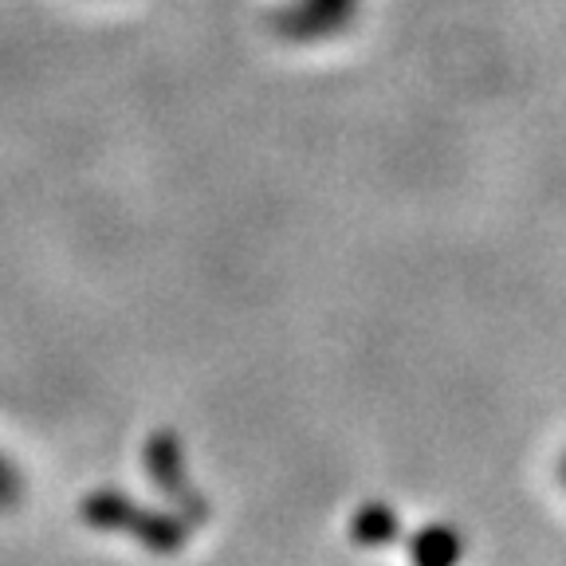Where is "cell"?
Here are the masks:
<instances>
[{
	"instance_id": "obj_1",
	"label": "cell",
	"mask_w": 566,
	"mask_h": 566,
	"mask_svg": "<svg viewBox=\"0 0 566 566\" xmlns=\"http://www.w3.org/2000/svg\"><path fill=\"white\" fill-rule=\"evenodd\" d=\"M83 520L98 531L130 535L134 543H142L146 551H158V555H174L189 539V520H181L174 512H161V507H142L138 500L115 492V488H103V492L87 495L83 500Z\"/></svg>"
},
{
	"instance_id": "obj_2",
	"label": "cell",
	"mask_w": 566,
	"mask_h": 566,
	"mask_svg": "<svg viewBox=\"0 0 566 566\" xmlns=\"http://www.w3.org/2000/svg\"><path fill=\"white\" fill-rule=\"evenodd\" d=\"M146 472H150L154 488L166 495L169 504L181 507L193 523H201L205 515H209L205 495L197 492L193 480H189L186 452H181V444H177L174 433H154L150 441H146Z\"/></svg>"
},
{
	"instance_id": "obj_3",
	"label": "cell",
	"mask_w": 566,
	"mask_h": 566,
	"mask_svg": "<svg viewBox=\"0 0 566 566\" xmlns=\"http://www.w3.org/2000/svg\"><path fill=\"white\" fill-rule=\"evenodd\" d=\"M409 555H413V566H457L464 555V543L449 523H429L413 535Z\"/></svg>"
},
{
	"instance_id": "obj_4",
	"label": "cell",
	"mask_w": 566,
	"mask_h": 566,
	"mask_svg": "<svg viewBox=\"0 0 566 566\" xmlns=\"http://www.w3.org/2000/svg\"><path fill=\"white\" fill-rule=\"evenodd\" d=\"M354 539L366 547H386L398 539V515L389 512L386 504H370L354 515Z\"/></svg>"
},
{
	"instance_id": "obj_5",
	"label": "cell",
	"mask_w": 566,
	"mask_h": 566,
	"mask_svg": "<svg viewBox=\"0 0 566 566\" xmlns=\"http://www.w3.org/2000/svg\"><path fill=\"white\" fill-rule=\"evenodd\" d=\"M20 495H24V480L20 472L12 469L9 460L0 457V512H9V507L20 504Z\"/></svg>"
},
{
	"instance_id": "obj_6",
	"label": "cell",
	"mask_w": 566,
	"mask_h": 566,
	"mask_svg": "<svg viewBox=\"0 0 566 566\" xmlns=\"http://www.w3.org/2000/svg\"><path fill=\"white\" fill-rule=\"evenodd\" d=\"M563 484H566V460H563Z\"/></svg>"
}]
</instances>
